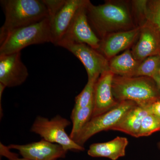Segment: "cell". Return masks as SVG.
I'll return each instance as SVG.
<instances>
[{
	"mask_svg": "<svg viewBox=\"0 0 160 160\" xmlns=\"http://www.w3.org/2000/svg\"><path fill=\"white\" fill-rule=\"evenodd\" d=\"M52 43L49 18L35 24L10 32L0 38V55L21 52L33 45Z\"/></svg>",
	"mask_w": 160,
	"mask_h": 160,
	"instance_id": "cell-4",
	"label": "cell"
},
{
	"mask_svg": "<svg viewBox=\"0 0 160 160\" xmlns=\"http://www.w3.org/2000/svg\"><path fill=\"white\" fill-rule=\"evenodd\" d=\"M99 77L88 79V82L80 94L75 98V103L72 111L89 106L94 102V88Z\"/></svg>",
	"mask_w": 160,
	"mask_h": 160,
	"instance_id": "cell-19",
	"label": "cell"
},
{
	"mask_svg": "<svg viewBox=\"0 0 160 160\" xmlns=\"http://www.w3.org/2000/svg\"><path fill=\"white\" fill-rule=\"evenodd\" d=\"M136 59L142 62L147 58L160 55V34L149 23L141 26L137 41L131 48Z\"/></svg>",
	"mask_w": 160,
	"mask_h": 160,
	"instance_id": "cell-13",
	"label": "cell"
},
{
	"mask_svg": "<svg viewBox=\"0 0 160 160\" xmlns=\"http://www.w3.org/2000/svg\"><path fill=\"white\" fill-rule=\"evenodd\" d=\"M158 146L159 149H160V141L158 143Z\"/></svg>",
	"mask_w": 160,
	"mask_h": 160,
	"instance_id": "cell-27",
	"label": "cell"
},
{
	"mask_svg": "<svg viewBox=\"0 0 160 160\" xmlns=\"http://www.w3.org/2000/svg\"><path fill=\"white\" fill-rule=\"evenodd\" d=\"M70 124V121L59 115L51 119L37 116L30 131L48 142L61 145L66 151H84V147L76 143L66 133V128Z\"/></svg>",
	"mask_w": 160,
	"mask_h": 160,
	"instance_id": "cell-5",
	"label": "cell"
},
{
	"mask_svg": "<svg viewBox=\"0 0 160 160\" xmlns=\"http://www.w3.org/2000/svg\"><path fill=\"white\" fill-rule=\"evenodd\" d=\"M160 68V55L152 56L141 62L134 77H152Z\"/></svg>",
	"mask_w": 160,
	"mask_h": 160,
	"instance_id": "cell-20",
	"label": "cell"
},
{
	"mask_svg": "<svg viewBox=\"0 0 160 160\" xmlns=\"http://www.w3.org/2000/svg\"><path fill=\"white\" fill-rule=\"evenodd\" d=\"M1 160H2L1 159Z\"/></svg>",
	"mask_w": 160,
	"mask_h": 160,
	"instance_id": "cell-28",
	"label": "cell"
},
{
	"mask_svg": "<svg viewBox=\"0 0 160 160\" xmlns=\"http://www.w3.org/2000/svg\"><path fill=\"white\" fill-rule=\"evenodd\" d=\"M140 63L129 49L109 60V69L114 75L134 77Z\"/></svg>",
	"mask_w": 160,
	"mask_h": 160,
	"instance_id": "cell-17",
	"label": "cell"
},
{
	"mask_svg": "<svg viewBox=\"0 0 160 160\" xmlns=\"http://www.w3.org/2000/svg\"><path fill=\"white\" fill-rule=\"evenodd\" d=\"M87 0H66V2L50 21L52 43L57 46L69 28L76 12Z\"/></svg>",
	"mask_w": 160,
	"mask_h": 160,
	"instance_id": "cell-14",
	"label": "cell"
},
{
	"mask_svg": "<svg viewBox=\"0 0 160 160\" xmlns=\"http://www.w3.org/2000/svg\"><path fill=\"white\" fill-rule=\"evenodd\" d=\"M114 74L110 70L100 75L95 85L94 106L92 118L103 114L118 105L112 92Z\"/></svg>",
	"mask_w": 160,
	"mask_h": 160,
	"instance_id": "cell-12",
	"label": "cell"
},
{
	"mask_svg": "<svg viewBox=\"0 0 160 160\" xmlns=\"http://www.w3.org/2000/svg\"><path fill=\"white\" fill-rule=\"evenodd\" d=\"M128 143L127 138L118 136L109 142L92 144L87 153L92 157L106 158L117 160L125 156Z\"/></svg>",
	"mask_w": 160,
	"mask_h": 160,
	"instance_id": "cell-15",
	"label": "cell"
},
{
	"mask_svg": "<svg viewBox=\"0 0 160 160\" xmlns=\"http://www.w3.org/2000/svg\"><path fill=\"white\" fill-rule=\"evenodd\" d=\"M8 147L17 150L23 158L31 160H57L66 157L68 152L61 145L43 139L25 145L11 144Z\"/></svg>",
	"mask_w": 160,
	"mask_h": 160,
	"instance_id": "cell-9",
	"label": "cell"
},
{
	"mask_svg": "<svg viewBox=\"0 0 160 160\" xmlns=\"http://www.w3.org/2000/svg\"><path fill=\"white\" fill-rule=\"evenodd\" d=\"M145 19L160 34V0H147Z\"/></svg>",
	"mask_w": 160,
	"mask_h": 160,
	"instance_id": "cell-21",
	"label": "cell"
},
{
	"mask_svg": "<svg viewBox=\"0 0 160 160\" xmlns=\"http://www.w3.org/2000/svg\"><path fill=\"white\" fill-rule=\"evenodd\" d=\"M89 0L78 9L69 28L57 46L60 43H82L98 50L101 40L91 28L87 18L86 4Z\"/></svg>",
	"mask_w": 160,
	"mask_h": 160,
	"instance_id": "cell-7",
	"label": "cell"
},
{
	"mask_svg": "<svg viewBox=\"0 0 160 160\" xmlns=\"http://www.w3.org/2000/svg\"><path fill=\"white\" fill-rule=\"evenodd\" d=\"M140 30L141 27L138 26L130 30L108 35L101 39L98 50L109 60L121 52L132 48L137 41Z\"/></svg>",
	"mask_w": 160,
	"mask_h": 160,
	"instance_id": "cell-11",
	"label": "cell"
},
{
	"mask_svg": "<svg viewBox=\"0 0 160 160\" xmlns=\"http://www.w3.org/2000/svg\"><path fill=\"white\" fill-rule=\"evenodd\" d=\"M149 106H134L110 130L122 132L133 137L138 138L143 119L147 115L151 113Z\"/></svg>",
	"mask_w": 160,
	"mask_h": 160,
	"instance_id": "cell-16",
	"label": "cell"
},
{
	"mask_svg": "<svg viewBox=\"0 0 160 160\" xmlns=\"http://www.w3.org/2000/svg\"><path fill=\"white\" fill-rule=\"evenodd\" d=\"M112 92L118 102L130 101L147 107L160 100V92L153 80L147 77L114 75Z\"/></svg>",
	"mask_w": 160,
	"mask_h": 160,
	"instance_id": "cell-3",
	"label": "cell"
},
{
	"mask_svg": "<svg viewBox=\"0 0 160 160\" xmlns=\"http://www.w3.org/2000/svg\"><path fill=\"white\" fill-rule=\"evenodd\" d=\"M134 102L124 101L105 113L92 118L73 140L83 146L92 137L101 132L110 130L132 108L137 106Z\"/></svg>",
	"mask_w": 160,
	"mask_h": 160,
	"instance_id": "cell-6",
	"label": "cell"
},
{
	"mask_svg": "<svg viewBox=\"0 0 160 160\" xmlns=\"http://www.w3.org/2000/svg\"><path fill=\"white\" fill-rule=\"evenodd\" d=\"M152 78L154 81L160 92V68L152 76Z\"/></svg>",
	"mask_w": 160,
	"mask_h": 160,
	"instance_id": "cell-26",
	"label": "cell"
},
{
	"mask_svg": "<svg viewBox=\"0 0 160 160\" xmlns=\"http://www.w3.org/2000/svg\"><path fill=\"white\" fill-rule=\"evenodd\" d=\"M150 112L160 118V100L154 102L149 106Z\"/></svg>",
	"mask_w": 160,
	"mask_h": 160,
	"instance_id": "cell-25",
	"label": "cell"
},
{
	"mask_svg": "<svg viewBox=\"0 0 160 160\" xmlns=\"http://www.w3.org/2000/svg\"><path fill=\"white\" fill-rule=\"evenodd\" d=\"M42 1L47 8L49 19L51 21L64 6L66 0H42Z\"/></svg>",
	"mask_w": 160,
	"mask_h": 160,
	"instance_id": "cell-23",
	"label": "cell"
},
{
	"mask_svg": "<svg viewBox=\"0 0 160 160\" xmlns=\"http://www.w3.org/2000/svg\"><path fill=\"white\" fill-rule=\"evenodd\" d=\"M0 3L5 16L0 29V38L15 29L49 18L47 8L42 1L2 0Z\"/></svg>",
	"mask_w": 160,
	"mask_h": 160,
	"instance_id": "cell-2",
	"label": "cell"
},
{
	"mask_svg": "<svg viewBox=\"0 0 160 160\" xmlns=\"http://www.w3.org/2000/svg\"><path fill=\"white\" fill-rule=\"evenodd\" d=\"M93 106L94 102L89 106L77 111L72 112L71 119L72 126L69 136L72 140L80 133L92 118Z\"/></svg>",
	"mask_w": 160,
	"mask_h": 160,
	"instance_id": "cell-18",
	"label": "cell"
},
{
	"mask_svg": "<svg viewBox=\"0 0 160 160\" xmlns=\"http://www.w3.org/2000/svg\"><path fill=\"white\" fill-rule=\"evenodd\" d=\"M0 153L1 156L7 158L8 160H31L23 158H19L18 154L12 152L8 146H5L2 143H0Z\"/></svg>",
	"mask_w": 160,
	"mask_h": 160,
	"instance_id": "cell-24",
	"label": "cell"
},
{
	"mask_svg": "<svg viewBox=\"0 0 160 160\" xmlns=\"http://www.w3.org/2000/svg\"><path fill=\"white\" fill-rule=\"evenodd\" d=\"M28 76V69L22 62L21 52L0 55V83L6 87L21 86Z\"/></svg>",
	"mask_w": 160,
	"mask_h": 160,
	"instance_id": "cell-10",
	"label": "cell"
},
{
	"mask_svg": "<svg viewBox=\"0 0 160 160\" xmlns=\"http://www.w3.org/2000/svg\"><path fill=\"white\" fill-rule=\"evenodd\" d=\"M58 46L68 50L82 63L88 79L99 77L100 75L109 69V60L100 52L82 43L64 42Z\"/></svg>",
	"mask_w": 160,
	"mask_h": 160,
	"instance_id": "cell-8",
	"label": "cell"
},
{
	"mask_svg": "<svg viewBox=\"0 0 160 160\" xmlns=\"http://www.w3.org/2000/svg\"><path fill=\"white\" fill-rule=\"evenodd\" d=\"M158 131H160V118L149 113L143 120L138 138L149 136Z\"/></svg>",
	"mask_w": 160,
	"mask_h": 160,
	"instance_id": "cell-22",
	"label": "cell"
},
{
	"mask_svg": "<svg viewBox=\"0 0 160 160\" xmlns=\"http://www.w3.org/2000/svg\"><path fill=\"white\" fill-rule=\"evenodd\" d=\"M86 7L89 24L101 40L112 33L138 27L131 2L107 1L96 6L89 1Z\"/></svg>",
	"mask_w": 160,
	"mask_h": 160,
	"instance_id": "cell-1",
	"label": "cell"
}]
</instances>
